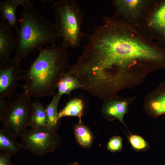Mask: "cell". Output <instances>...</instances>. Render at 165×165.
Instances as JSON below:
<instances>
[{
	"label": "cell",
	"instance_id": "obj_9",
	"mask_svg": "<svg viewBox=\"0 0 165 165\" xmlns=\"http://www.w3.org/2000/svg\"><path fill=\"white\" fill-rule=\"evenodd\" d=\"M152 0H114L115 12L127 21L138 25L143 13Z\"/></svg>",
	"mask_w": 165,
	"mask_h": 165
},
{
	"label": "cell",
	"instance_id": "obj_18",
	"mask_svg": "<svg viewBox=\"0 0 165 165\" xmlns=\"http://www.w3.org/2000/svg\"><path fill=\"white\" fill-rule=\"evenodd\" d=\"M53 96L52 101L46 107V110L47 119V127L55 130L58 121L57 108L61 97L57 94Z\"/></svg>",
	"mask_w": 165,
	"mask_h": 165
},
{
	"label": "cell",
	"instance_id": "obj_15",
	"mask_svg": "<svg viewBox=\"0 0 165 165\" xmlns=\"http://www.w3.org/2000/svg\"><path fill=\"white\" fill-rule=\"evenodd\" d=\"M46 108L37 99L33 101V109L30 126L31 128L47 127V119Z\"/></svg>",
	"mask_w": 165,
	"mask_h": 165
},
{
	"label": "cell",
	"instance_id": "obj_11",
	"mask_svg": "<svg viewBox=\"0 0 165 165\" xmlns=\"http://www.w3.org/2000/svg\"><path fill=\"white\" fill-rule=\"evenodd\" d=\"M134 99L117 96L104 100L103 111L107 116L116 118L124 124L123 118L127 112L129 105Z\"/></svg>",
	"mask_w": 165,
	"mask_h": 165
},
{
	"label": "cell",
	"instance_id": "obj_19",
	"mask_svg": "<svg viewBox=\"0 0 165 165\" xmlns=\"http://www.w3.org/2000/svg\"><path fill=\"white\" fill-rule=\"evenodd\" d=\"M75 133L76 140L79 144L85 147L90 145L92 136L86 127L80 123L78 124L75 127Z\"/></svg>",
	"mask_w": 165,
	"mask_h": 165
},
{
	"label": "cell",
	"instance_id": "obj_20",
	"mask_svg": "<svg viewBox=\"0 0 165 165\" xmlns=\"http://www.w3.org/2000/svg\"><path fill=\"white\" fill-rule=\"evenodd\" d=\"M129 140L132 147L137 151L146 149L148 144L142 137L136 135H132L129 137Z\"/></svg>",
	"mask_w": 165,
	"mask_h": 165
},
{
	"label": "cell",
	"instance_id": "obj_17",
	"mask_svg": "<svg viewBox=\"0 0 165 165\" xmlns=\"http://www.w3.org/2000/svg\"><path fill=\"white\" fill-rule=\"evenodd\" d=\"M79 87L78 80L66 72L58 82L57 94L61 97L64 94L70 95L72 91L79 89Z\"/></svg>",
	"mask_w": 165,
	"mask_h": 165
},
{
	"label": "cell",
	"instance_id": "obj_22",
	"mask_svg": "<svg viewBox=\"0 0 165 165\" xmlns=\"http://www.w3.org/2000/svg\"><path fill=\"white\" fill-rule=\"evenodd\" d=\"M11 156L2 151L0 152V165H13Z\"/></svg>",
	"mask_w": 165,
	"mask_h": 165
},
{
	"label": "cell",
	"instance_id": "obj_21",
	"mask_svg": "<svg viewBox=\"0 0 165 165\" xmlns=\"http://www.w3.org/2000/svg\"><path fill=\"white\" fill-rule=\"evenodd\" d=\"M122 139L118 136H114L109 140L107 144L108 149L112 152L120 150L122 148Z\"/></svg>",
	"mask_w": 165,
	"mask_h": 165
},
{
	"label": "cell",
	"instance_id": "obj_2",
	"mask_svg": "<svg viewBox=\"0 0 165 165\" xmlns=\"http://www.w3.org/2000/svg\"><path fill=\"white\" fill-rule=\"evenodd\" d=\"M39 54L22 78L24 92L36 98L54 95L58 82L69 67L68 53L61 46H46Z\"/></svg>",
	"mask_w": 165,
	"mask_h": 165
},
{
	"label": "cell",
	"instance_id": "obj_7",
	"mask_svg": "<svg viewBox=\"0 0 165 165\" xmlns=\"http://www.w3.org/2000/svg\"><path fill=\"white\" fill-rule=\"evenodd\" d=\"M140 26L152 39L165 47V0H153L144 13Z\"/></svg>",
	"mask_w": 165,
	"mask_h": 165
},
{
	"label": "cell",
	"instance_id": "obj_3",
	"mask_svg": "<svg viewBox=\"0 0 165 165\" xmlns=\"http://www.w3.org/2000/svg\"><path fill=\"white\" fill-rule=\"evenodd\" d=\"M22 6L18 18L20 25L15 31L16 44L14 58L20 63L44 46L56 45L58 37L54 23L41 15L32 2L26 0Z\"/></svg>",
	"mask_w": 165,
	"mask_h": 165
},
{
	"label": "cell",
	"instance_id": "obj_5",
	"mask_svg": "<svg viewBox=\"0 0 165 165\" xmlns=\"http://www.w3.org/2000/svg\"><path fill=\"white\" fill-rule=\"evenodd\" d=\"M33 102L24 92L13 101L9 99L4 113L0 117L3 128L16 138H20L30 126Z\"/></svg>",
	"mask_w": 165,
	"mask_h": 165
},
{
	"label": "cell",
	"instance_id": "obj_13",
	"mask_svg": "<svg viewBox=\"0 0 165 165\" xmlns=\"http://www.w3.org/2000/svg\"><path fill=\"white\" fill-rule=\"evenodd\" d=\"M16 44L13 28L1 22L0 23V62L9 59Z\"/></svg>",
	"mask_w": 165,
	"mask_h": 165
},
{
	"label": "cell",
	"instance_id": "obj_6",
	"mask_svg": "<svg viewBox=\"0 0 165 165\" xmlns=\"http://www.w3.org/2000/svg\"><path fill=\"white\" fill-rule=\"evenodd\" d=\"M21 148L38 156L53 152L58 145L55 130L47 127L27 129L20 138Z\"/></svg>",
	"mask_w": 165,
	"mask_h": 165
},
{
	"label": "cell",
	"instance_id": "obj_8",
	"mask_svg": "<svg viewBox=\"0 0 165 165\" xmlns=\"http://www.w3.org/2000/svg\"><path fill=\"white\" fill-rule=\"evenodd\" d=\"M0 65V99L7 97L9 99L16 94L15 90L17 81L22 78L20 63L14 58H9Z\"/></svg>",
	"mask_w": 165,
	"mask_h": 165
},
{
	"label": "cell",
	"instance_id": "obj_12",
	"mask_svg": "<svg viewBox=\"0 0 165 165\" xmlns=\"http://www.w3.org/2000/svg\"><path fill=\"white\" fill-rule=\"evenodd\" d=\"M26 0H6L0 2L1 23L15 30L18 28V18L16 15L17 8L24 4Z\"/></svg>",
	"mask_w": 165,
	"mask_h": 165
},
{
	"label": "cell",
	"instance_id": "obj_16",
	"mask_svg": "<svg viewBox=\"0 0 165 165\" xmlns=\"http://www.w3.org/2000/svg\"><path fill=\"white\" fill-rule=\"evenodd\" d=\"M84 107V103L81 99L75 98L70 100L59 112L58 120L64 117L76 116L79 118L80 122Z\"/></svg>",
	"mask_w": 165,
	"mask_h": 165
},
{
	"label": "cell",
	"instance_id": "obj_14",
	"mask_svg": "<svg viewBox=\"0 0 165 165\" xmlns=\"http://www.w3.org/2000/svg\"><path fill=\"white\" fill-rule=\"evenodd\" d=\"M16 138L3 128L0 130V151L11 156L17 153L21 148Z\"/></svg>",
	"mask_w": 165,
	"mask_h": 165
},
{
	"label": "cell",
	"instance_id": "obj_23",
	"mask_svg": "<svg viewBox=\"0 0 165 165\" xmlns=\"http://www.w3.org/2000/svg\"><path fill=\"white\" fill-rule=\"evenodd\" d=\"M70 165H79L78 163L76 162H75L73 163V164H71Z\"/></svg>",
	"mask_w": 165,
	"mask_h": 165
},
{
	"label": "cell",
	"instance_id": "obj_10",
	"mask_svg": "<svg viewBox=\"0 0 165 165\" xmlns=\"http://www.w3.org/2000/svg\"><path fill=\"white\" fill-rule=\"evenodd\" d=\"M143 104L149 115L156 117L165 114V80L146 95Z\"/></svg>",
	"mask_w": 165,
	"mask_h": 165
},
{
	"label": "cell",
	"instance_id": "obj_4",
	"mask_svg": "<svg viewBox=\"0 0 165 165\" xmlns=\"http://www.w3.org/2000/svg\"><path fill=\"white\" fill-rule=\"evenodd\" d=\"M58 37L62 39L61 46L65 49L79 46L82 39L87 35L83 33L81 26L84 13L75 0H60L53 2Z\"/></svg>",
	"mask_w": 165,
	"mask_h": 165
},
{
	"label": "cell",
	"instance_id": "obj_1",
	"mask_svg": "<svg viewBox=\"0 0 165 165\" xmlns=\"http://www.w3.org/2000/svg\"><path fill=\"white\" fill-rule=\"evenodd\" d=\"M102 20L83 48L88 66L100 82L119 92L140 85L152 72L165 69V47L138 25L115 13L103 15Z\"/></svg>",
	"mask_w": 165,
	"mask_h": 165
}]
</instances>
